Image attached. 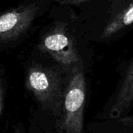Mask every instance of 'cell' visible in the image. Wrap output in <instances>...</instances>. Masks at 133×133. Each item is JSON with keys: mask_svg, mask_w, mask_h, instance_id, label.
<instances>
[{"mask_svg": "<svg viewBox=\"0 0 133 133\" xmlns=\"http://www.w3.org/2000/svg\"><path fill=\"white\" fill-rule=\"evenodd\" d=\"M86 83L83 69L78 64L73 67L63 101L60 129L63 133H82Z\"/></svg>", "mask_w": 133, "mask_h": 133, "instance_id": "obj_1", "label": "cell"}, {"mask_svg": "<svg viewBox=\"0 0 133 133\" xmlns=\"http://www.w3.org/2000/svg\"><path fill=\"white\" fill-rule=\"evenodd\" d=\"M27 86L44 108L52 111L59 110L61 102V85L57 73L41 66L30 69Z\"/></svg>", "mask_w": 133, "mask_h": 133, "instance_id": "obj_2", "label": "cell"}, {"mask_svg": "<svg viewBox=\"0 0 133 133\" xmlns=\"http://www.w3.org/2000/svg\"><path fill=\"white\" fill-rule=\"evenodd\" d=\"M41 48L60 65L70 67L79 64L81 58L68 34L63 30H56L42 41Z\"/></svg>", "mask_w": 133, "mask_h": 133, "instance_id": "obj_3", "label": "cell"}, {"mask_svg": "<svg viewBox=\"0 0 133 133\" xmlns=\"http://www.w3.org/2000/svg\"><path fill=\"white\" fill-rule=\"evenodd\" d=\"M34 4L24 5L0 16V42L10 41L24 33L37 13Z\"/></svg>", "mask_w": 133, "mask_h": 133, "instance_id": "obj_4", "label": "cell"}, {"mask_svg": "<svg viewBox=\"0 0 133 133\" xmlns=\"http://www.w3.org/2000/svg\"><path fill=\"white\" fill-rule=\"evenodd\" d=\"M133 24V0H114L111 15L101 37L109 38Z\"/></svg>", "mask_w": 133, "mask_h": 133, "instance_id": "obj_5", "label": "cell"}, {"mask_svg": "<svg viewBox=\"0 0 133 133\" xmlns=\"http://www.w3.org/2000/svg\"><path fill=\"white\" fill-rule=\"evenodd\" d=\"M133 102V60L129 65L124 81L118 94L116 101L111 108V118L120 117Z\"/></svg>", "mask_w": 133, "mask_h": 133, "instance_id": "obj_6", "label": "cell"}, {"mask_svg": "<svg viewBox=\"0 0 133 133\" xmlns=\"http://www.w3.org/2000/svg\"><path fill=\"white\" fill-rule=\"evenodd\" d=\"M54 1L62 5H78L85 2L88 0H54Z\"/></svg>", "mask_w": 133, "mask_h": 133, "instance_id": "obj_7", "label": "cell"}, {"mask_svg": "<svg viewBox=\"0 0 133 133\" xmlns=\"http://www.w3.org/2000/svg\"><path fill=\"white\" fill-rule=\"evenodd\" d=\"M2 98H3V88H2V79H1V78H0V114H1V111H2Z\"/></svg>", "mask_w": 133, "mask_h": 133, "instance_id": "obj_8", "label": "cell"}, {"mask_svg": "<svg viewBox=\"0 0 133 133\" xmlns=\"http://www.w3.org/2000/svg\"><path fill=\"white\" fill-rule=\"evenodd\" d=\"M13 133H24L23 132V130L21 129V128L20 127V126H18V127H16V129H15V131H14V132Z\"/></svg>", "mask_w": 133, "mask_h": 133, "instance_id": "obj_9", "label": "cell"}]
</instances>
